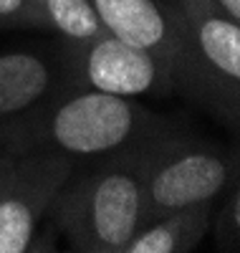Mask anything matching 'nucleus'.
Wrapping results in <instances>:
<instances>
[{
    "label": "nucleus",
    "mask_w": 240,
    "mask_h": 253,
    "mask_svg": "<svg viewBox=\"0 0 240 253\" xmlns=\"http://www.w3.org/2000/svg\"><path fill=\"white\" fill-rule=\"evenodd\" d=\"M142 142L124 152L89 162L81 177L66 180L51 205V218L74 251L124 253L144 218Z\"/></svg>",
    "instance_id": "1"
},
{
    "label": "nucleus",
    "mask_w": 240,
    "mask_h": 253,
    "mask_svg": "<svg viewBox=\"0 0 240 253\" xmlns=\"http://www.w3.org/2000/svg\"><path fill=\"white\" fill-rule=\"evenodd\" d=\"M162 122L129 96L66 89L31 122L8 132L18 150H48L76 162H96L155 134Z\"/></svg>",
    "instance_id": "2"
},
{
    "label": "nucleus",
    "mask_w": 240,
    "mask_h": 253,
    "mask_svg": "<svg viewBox=\"0 0 240 253\" xmlns=\"http://www.w3.org/2000/svg\"><path fill=\"white\" fill-rule=\"evenodd\" d=\"M177 28L172 76L202 109L238 126L240 117V23L212 8L169 5Z\"/></svg>",
    "instance_id": "3"
},
{
    "label": "nucleus",
    "mask_w": 240,
    "mask_h": 253,
    "mask_svg": "<svg viewBox=\"0 0 240 253\" xmlns=\"http://www.w3.org/2000/svg\"><path fill=\"white\" fill-rule=\"evenodd\" d=\"M238 175V155L162 124L142 142L144 218L155 220L192 203L217 200Z\"/></svg>",
    "instance_id": "4"
},
{
    "label": "nucleus",
    "mask_w": 240,
    "mask_h": 253,
    "mask_svg": "<svg viewBox=\"0 0 240 253\" xmlns=\"http://www.w3.org/2000/svg\"><path fill=\"white\" fill-rule=\"evenodd\" d=\"M69 86L114 96H157L174 86L172 69L155 53L101 31L63 48Z\"/></svg>",
    "instance_id": "5"
},
{
    "label": "nucleus",
    "mask_w": 240,
    "mask_h": 253,
    "mask_svg": "<svg viewBox=\"0 0 240 253\" xmlns=\"http://www.w3.org/2000/svg\"><path fill=\"white\" fill-rule=\"evenodd\" d=\"M74 172V162L48 150H26L0 172V253L31 251L40 220Z\"/></svg>",
    "instance_id": "6"
},
{
    "label": "nucleus",
    "mask_w": 240,
    "mask_h": 253,
    "mask_svg": "<svg viewBox=\"0 0 240 253\" xmlns=\"http://www.w3.org/2000/svg\"><path fill=\"white\" fill-rule=\"evenodd\" d=\"M69 86L63 53L43 48H18L0 53V129L13 132Z\"/></svg>",
    "instance_id": "7"
},
{
    "label": "nucleus",
    "mask_w": 240,
    "mask_h": 253,
    "mask_svg": "<svg viewBox=\"0 0 240 253\" xmlns=\"http://www.w3.org/2000/svg\"><path fill=\"white\" fill-rule=\"evenodd\" d=\"M106 33L132 46L155 53L167 66H174L177 53V28L169 5L157 0H89Z\"/></svg>",
    "instance_id": "8"
},
{
    "label": "nucleus",
    "mask_w": 240,
    "mask_h": 253,
    "mask_svg": "<svg viewBox=\"0 0 240 253\" xmlns=\"http://www.w3.org/2000/svg\"><path fill=\"white\" fill-rule=\"evenodd\" d=\"M215 200L192 203L149 220L126 243L124 253H187L210 230Z\"/></svg>",
    "instance_id": "9"
},
{
    "label": "nucleus",
    "mask_w": 240,
    "mask_h": 253,
    "mask_svg": "<svg viewBox=\"0 0 240 253\" xmlns=\"http://www.w3.org/2000/svg\"><path fill=\"white\" fill-rule=\"evenodd\" d=\"M46 28L58 31L66 41H86L104 31L89 0H36Z\"/></svg>",
    "instance_id": "10"
},
{
    "label": "nucleus",
    "mask_w": 240,
    "mask_h": 253,
    "mask_svg": "<svg viewBox=\"0 0 240 253\" xmlns=\"http://www.w3.org/2000/svg\"><path fill=\"white\" fill-rule=\"evenodd\" d=\"M210 230L215 233V243L220 251H238L240 248V193H238V182L228 185V200L223 208L212 210V220Z\"/></svg>",
    "instance_id": "11"
},
{
    "label": "nucleus",
    "mask_w": 240,
    "mask_h": 253,
    "mask_svg": "<svg viewBox=\"0 0 240 253\" xmlns=\"http://www.w3.org/2000/svg\"><path fill=\"white\" fill-rule=\"evenodd\" d=\"M0 26L10 28H46L36 0H0Z\"/></svg>",
    "instance_id": "12"
},
{
    "label": "nucleus",
    "mask_w": 240,
    "mask_h": 253,
    "mask_svg": "<svg viewBox=\"0 0 240 253\" xmlns=\"http://www.w3.org/2000/svg\"><path fill=\"white\" fill-rule=\"evenodd\" d=\"M210 5H212V10H217L220 15L240 23V0H210Z\"/></svg>",
    "instance_id": "13"
},
{
    "label": "nucleus",
    "mask_w": 240,
    "mask_h": 253,
    "mask_svg": "<svg viewBox=\"0 0 240 253\" xmlns=\"http://www.w3.org/2000/svg\"><path fill=\"white\" fill-rule=\"evenodd\" d=\"M177 5H187V8H212L210 0H172Z\"/></svg>",
    "instance_id": "14"
},
{
    "label": "nucleus",
    "mask_w": 240,
    "mask_h": 253,
    "mask_svg": "<svg viewBox=\"0 0 240 253\" xmlns=\"http://www.w3.org/2000/svg\"><path fill=\"white\" fill-rule=\"evenodd\" d=\"M8 160H10V157L5 155V150H3V147H0V172L5 170V165H8Z\"/></svg>",
    "instance_id": "15"
}]
</instances>
